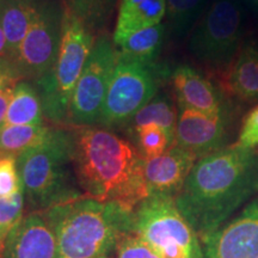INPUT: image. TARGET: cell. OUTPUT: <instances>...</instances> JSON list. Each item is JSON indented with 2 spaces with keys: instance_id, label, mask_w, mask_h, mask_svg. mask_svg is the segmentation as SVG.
<instances>
[{
  "instance_id": "cell-32",
  "label": "cell",
  "mask_w": 258,
  "mask_h": 258,
  "mask_svg": "<svg viewBox=\"0 0 258 258\" xmlns=\"http://www.w3.org/2000/svg\"><path fill=\"white\" fill-rule=\"evenodd\" d=\"M2 57H8V43H6V37L4 30H3L2 22H0V59Z\"/></svg>"
},
{
  "instance_id": "cell-4",
  "label": "cell",
  "mask_w": 258,
  "mask_h": 258,
  "mask_svg": "<svg viewBox=\"0 0 258 258\" xmlns=\"http://www.w3.org/2000/svg\"><path fill=\"white\" fill-rule=\"evenodd\" d=\"M17 167L30 213L46 212L85 196L74 173L70 125L51 128L41 144L18 154Z\"/></svg>"
},
{
  "instance_id": "cell-3",
  "label": "cell",
  "mask_w": 258,
  "mask_h": 258,
  "mask_svg": "<svg viewBox=\"0 0 258 258\" xmlns=\"http://www.w3.org/2000/svg\"><path fill=\"white\" fill-rule=\"evenodd\" d=\"M55 234L61 258H111L132 233L133 212L84 196L42 212Z\"/></svg>"
},
{
  "instance_id": "cell-35",
  "label": "cell",
  "mask_w": 258,
  "mask_h": 258,
  "mask_svg": "<svg viewBox=\"0 0 258 258\" xmlns=\"http://www.w3.org/2000/svg\"><path fill=\"white\" fill-rule=\"evenodd\" d=\"M3 3H6V2H12V0H2Z\"/></svg>"
},
{
  "instance_id": "cell-9",
  "label": "cell",
  "mask_w": 258,
  "mask_h": 258,
  "mask_svg": "<svg viewBox=\"0 0 258 258\" xmlns=\"http://www.w3.org/2000/svg\"><path fill=\"white\" fill-rule=\"evenodd\" d=\"M118 51L108 36H98L71 97L67 123L79 127L98 124L110 86Z\"/></svg>"
},
{
  "instance_id": "cell-27",
  "label": "cell",
  "mask_w": 258,
  "mask_h": 258,
  "mask_svg": "<svg viewBox=\"0 0 258 258\" xmlns=\"http://www.w3.org/2000/svg\"><path fill=\"white\" fill-rule=\"evenodd\" d=\"M22 188L17 167V156L0 154V198H9Z\"/></svg>"
},
{
  "instance_id": "cell-10",
  "label": "cell",
  "mask_w": 258,
  "mask_h": 258,
  "mask_svg": "<svg viewBox=\"0 0 258 258\" xmlns=\"http://www.w3.org/2000/svg\"><path fill=\"white\" fill-rule=\"evenodd\" d=\"M63 5L41 0L27 36L12 59L22 80L37 82L53 71L62 36Z\"/></svg>"
},
{
  "instance_id": "cell-38",
  "label": "cell",
  "mask_w": 258,
  "mask_h": 258,
  "mask_svg": "<svg viewBox=\"0 0 258 258\" xmlns=\"http://www.w3.org/2000/svg\"><path fill=\"white\" fill-rule=\"evenodd\" d=\"M111 258H114V257H111Z\"/></svg>"
},
{
  "instance_id": "cell-14",
  "label": "cell",
  "mask_w": 258,
  "mask_h": 258,
  "mask_svg": "<svg viewBox=\"0 0 258 258\" xmlns=\"http://www.w3.org/2000/svg\"><path fill=\"white\" fill-rule=\"evenodd\" d=\"M199 158L178 145L171 146L166 152L145 161V180L148 196L160 195L176 199L190 171Z\"/></svg>"
},
{
  "instance_id": "cell-6",
  "label": "cell",
  "mask_w": 258,
  "mask_h": 258,
  "mask_svg": "<svg viewBox=\"0 0 258 258\" xmlns=\"http://www.w3.org/2000/svg\"><path fill=\"white\" fill-rule=\"evenodd\" d=\"M132 233L159 258H203L201 239L170 196L145 199L133 212Z\"/></svg>"
},
{
  "instance_id": "cell-15",
  "label": "cell",
  "mask_w": 258,
  "mask_h": 258,
  "mask_svg": "<svg viewBox=\"0 0 258 258\" xmlns=\"http://www.w3.org/2000/svg\"><path fill=\"white\" fill-rule=\"evenodd\" d=\"M53 230L42 213L31 212L10 232L2 258H59Z\"/></svg>"
},
{
  "instance_id": "cell-31",
  "label": "cell",
  "mask_w": 258,
  "mask_h": 258,
  "mask_svg": "<svg viewBox=\"0 0 258 258\" xmlns=\"http://www.w3.org/2000/svg\"><path fill=\"white\" fill-rule=\"evenodd\" d=\"M16 85L6 86V88L0 90V127H3L5 124L6 114H8V109L10 103H11L12 96H14Z\"/></svg>"
},
{
  "instance_id": "cell-19",
  "label": "cell",
  "mask_w": 258,
  "mask_h": 258,
  "mask_svg": "<svg viewBox=\"0 0 258 258\" xmlns=\"http://www.w3.org/2000/svg\"><path fill=\"white\" fill-rule=\"evenodd\" d=\"M164 36L165 27L161 23L135 32L118 44H115L118 51V59L144 64H156Z\"/></svg>"
},
{
  "instance_id": "cell-22",
  "label": "cell",
  "mask_w": 258,
  "mask_h": 258,
  "mask_svg": "<svg viewBox=\"0 0 258 258\" xmlns=\"http://www.w3.org/2000/svg\"><path fill=\"white\" fill-rule=\"evenodd\" d=\"M64 5L93 35L102 36L110 24L117 0H64Z\"/></svg>"
},
{
  "instance_id": "cell-13",
  "label": "cell",
  "mask_w": 258,
  "mask_h": 258,
  "mask_svg": "<svg viewBox=\"0 0 258 258\" xmlns=\"http://www.w3.org/2000/svg\"><path fill=\"white\" fill-rule=\"evenodd\" d=\"M173 91L178 108H188L209 115H233V105L220 86L191 66L182 64L172 72Z\"/></svg>"
},
{
  "instance_id": "cell-8",
  "label": "cell",
  "mask_w": 258,
  "mask_h": 258,
  "mask_svg": "<svg viewBox=\"0 0 258 258\" xmlns=\"http://www.w3.org/2000/svg\"><path fill=\"white\" fill-rule=\"evenodd\" d=\"M164 71L158 64H144L118 59L106 93L98 125L127 127L145 105L157 96Z\"/></svg>"
},
{
  "instance_id": "cell-11",
  "label": "cell",
  "mask_w": 258,
  "mask_h": 258,
  "mask_svg": "<svg viewBox=\"0 0 258 258\" xmlns=\"http://www.w3.org/2000/svg\"><path fill=\"white\" fill-rule=\"evenodd\" d=\"M203 258H258V196L202 240Z\"/></svg>"
},
{
  "instance_id": "cell-12",
  "label": "cell",
  "mask_w": 258,
  "mask_h": 258,
  "mask_svg": "<svg viewBox=\"0 0 258 258\" xmlns=\"http://www.w3.org/2000/svg\"><path fill=\"white\" fill-rule=\"evenodd\" d=\"M232 116L178 108L175 145L202 158L226 147Z\"/></svg>"
},
{
  "instance_id": "cell-17",
  "label": "cell",
  "mask_w": 258,
  "mask_h": 258,
  "mask_svg": "<svg viewBox=\"0 0 258 258\" xmlns=\"http://www.w3.org/2000/svg\"><path fill=\"white\" fill-rule=\"evenodd\" d=\"M166 0H121L112 42L118 44L135 32L160 24Z\"/></svg>"
},
{
  "instance_id": "cell-26",
  "label": "cell",
  "mask_w": 258,
  "mask_h": 258,
  "mask_svg": "<svg viewBox=\"0 0 258 258\" xmlns=\"http://www.w3.org/2000/svg\"><path fill=\"white\" fill-rule=\"evenodd\" d=\"M24 201L23 186L9 198H0V233L5 238L23 220Z\"/></svg>"
},
{
  "instance_id": "cell-29",
  "label": "cell",
  "mask_w": 258,
  "mask_h": 258,
  "mask_svg": "<svg viewBox=\"0 0 258 258\" xmlns=\"http://www.w3.org/2000/svg\"><path fill=\"white\" fill-rule=\"evenodd\" d=\"M234 145L246 150L258 148V104L244 116L241 121L239 135Z\"/></svg>"
},
{
  "instance_id": "cell-2",
  "label": "cell",
  "mask_w": 258,
  "mask_h": 258,
  "mask_svg": "<svg viewBox=\"0 0 258 258\" xmlns=\"http://www.w3.org/2000/svg\"><path fill=\"white\" fill-rule=\"evenodd\" d=\"M70 127L74 173L84 195L134 212L148 198L146 159L137 146L106 128Z\"/></svg>"
},
{
  "instance_id": "cell-5",
  "label": "cell",
  "mask_w": 258,
  "mask_h": 258,
  "mask_svg": "<svg viewBox=\"0 0 258 258\" xmlns=\"http://www.w3.org/2000/svg\"><path fill=\"white\" fill-rule=\"evenodd\" d=\"M95 42V35L63 4L62 36L55 66L35 82L44 115L50 121L67 123L71 97Z\"/></svg>"
},
{
  "instance_id": "cell-20",
  "label": "cell",
  "mask_w": 258,
  "mask_h": 258,
  "mask_svg": "<svg viewBox=\"0 0 258 258\" xmlns=\"http://www.w3.org/2000/svg\"><path fill=\"white\" fill-rule=\"evenodd\" d=\"M43 114V104L36 86L27 80L19 82L15 86L5 124L42 125Z\"/></svg>"
},
{
  "instance_id": "cell-1",
  "label": "cell",
  "mask_w": 258,
  "mask_h": 258,
  "mask_svg": "<svg viewBox=\"0 0 258 258\" xmlns=\"http://www.w3.org/2000/svg\"><path fill=\"white\" fill-rule=\"evenodd\" d=\"M258 194V151L226 146L196 161L176 205L201 241Z\"/></svg>"
},
{
  "instance_id": "cell-23",
  "label": "cell",
  "mask_w": 258,
  "mask_h": 258,
  "mask_svg": "<svg viewBox=\"0 0 258 258\" xmlns=\"http://www.w3.org/2000/svg\"><path fill=\"white\" fill-rule=\"evenodd\" d=\"M48 125H12L0 127V152L18 156L41 144L50 133Z\"/></svg>"
},
{
  "instance_id": "cell-7",
  "label": "cell",
  "mask_w": 258,
  "mask_h": 258,
  "mask_svg": "<svg viewBox=\"0 0 258 258\" xmlns=\"http://www.w3.org/2000/svg\"><path fill=\"white\" fill-rule=\"evenodd\" d=\"M244 10L241 0H214L189 41V50L200 62L220 76L240 48Z\"/></svg>"
},
{
  "instance_id": "cell-24",
  "label": "cell",
  "mask_w": 258,
  "mask_h": 258,
  "mask_svg": "<svg viewBox=\"0 0 258 258\" xmlns=\"http://www.w3.org/2000/svg\"><path fill=\"white\" fill-rule=\"evenodd\" d=\"M131 134L133 144L145 159H152L175 145V139L158 124H147L135 129Z\"/></svg>"
},
{
  "instance_id": "cell-16",
  "label": "cell",
  "mask_w": 258,
  "mask_h": 258,
  "mask_svg": "<svg viewBox=\"0 0 258 258\" xmlns=\"http://www.w3.org/2000/svg\"><path fill=\"white\" fill-rule=\"evenodd\" d=\"M222 91L243 103L258 101V44L245 42L224 73L220 74Z\"/></svg>"
},
{
  "instance_id": "cell-37",
  "label": "cell",
  "mask_w": 258,
  "mask_h": 258,
  "mask_svg": "<svg viewBox=\"0 0 258 258\" xmlns=\"http://www.w3.org/2000/svg\"><path fill=\"white\" fill-rule=\"evenodd\" d=\"M0 154H2V152H0Z\"/></svg>"
},
{
  "instance_id": "cell-28",
  "label": "cell",
  "mask_w": 258,
  "mask_h": 258,
  "mask_svg": "<svg viewBox=\"0 0 258 258\" xmlns=\"http://www.w3.org/2000/svg\"><path fill=\"white\" fill-rule=\"evenodd\" d=\"M114 258H159L157 253L140 238L129 233L122 238Z\"/></svg>"
},
{
  "instance_id": "cell-18",
  "label": "cell",
  "mask_w": 258,
  "mask_h": 258,
  "mask_svg": "<svg viewBox=\"0 0 258 258\" xmlns=\"http://www.w3.org/2000/svg\"><path fill=\"white\" fill-rule=\"evenodd\" d=\"M41 0H12L3 3L0 22L8 43V57L12 59L27 36Z\"/></svg>"
},
{
  "instance_id": "cell-33",
  "label": "cell",
  "mask_w": 258,
  "mask_h": 258,
  "mask_svg": "<svg viewBox=\"0 0 258 258\" xmlns=\"http://www.w3.org/2000/svg\"><path fill=\"white\" fill-rule=\"evenodd\" d=\"M5 240H6V238L2 233H0V258L3 257V252H4Z\"/></svg>"
},
{
  "instance_id": "cell-25",
  "label": "cell",
  "mask_w": 258,
  "mask_h": 258,
  "mask_svg": "<svg viewBox=\"0 0 258 258\" xmlns=\"http://www.w3.org/2000/svg\"><path fill=\"white\" fill-rule=\"evenodd\" d=\"M206 0H166V12L173 34L183 36L195 24Z\"/></svg>"
},
{
  "instance_id": "cell-30",
  "label": "cell",
  "mask_w": 258,
  "mask_h": 258,
  "mask_svg": "<svg viewBox=\"0 0 258 258\" xmlns=\"http://www.w3.org/2000/svg\"><path fill=\"white\" fill-rule=\"evenodd\" d=\"M22 82L17 69L9 57L0 59V90Z\"/></svg>"
},
{
  "instance_id": "cell-36",
  "label": "cell",
  "mask_w": 258,
  "mask_h": 258,
  "mask_svg": "<svg viewBox=\"0 0 258 258\" xmlns=\"http://www.w3.org/2000/svg\"><path fill=\"white\" fill-rule=\"evenodd\" d=\"M2 5H3V2H2V0H0V8H2Z\"/></svg>"
},
{
  "instance_id": "cell-34",
  "label": "cell",
  "mask_w": 258,
  "mask_h": 258,
  "mask_svg": "<svg viewBox=\"0 0 258 258\" xmlns=\"http://www.w3.org/2000/svg\"><path fill=\"white\" fill-rule=\"evenodd\" d=\"M245 4H247L254 10H258V0H243Z\"/></svg>"
},
{
  "instance_id": "cell-21",
  "label": "cell",
  "mask_w": 258,
  "mask_h": 258,
  "mask_svg": "<svg viewBox=\"0 0 258 258\" xmlns=\"http://www.w3.org/2000/svg\"><path fill=\"white\" fill-rule=\"evenodd\" d=\"M177 118H178V111L170 97L160 95L154 97L152 101L134 116L133 120L127 125V129H129V133H132L143 125L158 124L171 138L175 139Z\"/></svg>"
}]
</instances>
